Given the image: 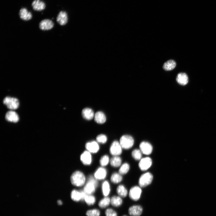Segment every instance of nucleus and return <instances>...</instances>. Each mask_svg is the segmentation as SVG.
Masks as SVG:
<instances>
[{
    "instance_id": "8",
    "label": "nucleus",
    "mask_w": 216,
    "mask_h": 216,
    "mask_svg": "<svg viewBox=\"0 0 216 216\" xmlns=\"http://www.w3.org/2000/svg\"><path fill=\"white\" fill-rule=\"evenodd\" d=\"M152 164V161L151 158L147 157L142 159L139 164V167L140 169L142 171H145L149 169Z\"/></svg>"
},
{
    "instance_id": "9",
    "label": "nucleus",
    "mask_w": 216,
    "mask_h": 216,
    "mask_svg": "<svg viewBox=\"0 0 216 216\" xmlns=\"http://www.w3.org/2000/svg\"><path fill=\"white\" fill-rule=\"evenodd\" d=\"M140 150L142 153L146 155L150 154L153 151V148L149 143L143 142L140 145Z\"/></svg>"
},
{
    "instance_id": "23",
    "label": "nucleus",
    "mask_w": 216,
    "mask_h": 216,
    "mask_svg": "<svg viewBox=\"0 0 216 216\" xmlns=\"http://www.w3.org/2000/svg\"><path fill=\"white\" fill-rule=\"evenodd\" d=\"M111 203L113 206L118 207L122 205L123 200L120 197L115 196L112 198Z\"/></svg>"
},
{
    "instance_id": "29",
    "label": "nucleus",
    "mask_w": 216,
    "mask_h": 216,
    "mask_svg": "<svg viewBox=\"0 0 216 216\" xmlns=\"http://www.w3.org/2000/svg\"><path fill=\"white\" fill-rule=\"evenodd\" d=\"M111 179L113 183L116 184L119 183L122 181L123 177L120 173H116L112 175Z\"/></svg>"
},
{
    "instance_id": "21",
    "label": "nucleus",
    "mask_w": 216,
    "mask_h": 216,
    "mask_svg": "<svg viewBox=\"0 0 216 216\" xmlns=\"http://www.w3.org/2000/svg\"><path fill=\"white\" fill-rule=\"evenodd\" d=\"M95 121L98 124H102L106 121V117L104 114L101 112H96L94 116Z\"/></svg>"
},
{
    "instance_id": "22",
    "label": "nucleus",
    "mask_w": 216,
    "mask_h": 216,
    "mask_svg": "<svg viewBox=\"0 0 216 216\" xmlns=\"http://www.w3.org/2000/svg\"><path fill=\"white\" fill-rule=\"evenodd\" d=\"M176 63L173 60H169L164 64L163 68L165 70L169 71L173 70L176 67Z\"/></svg>"
},
{
    "instance_id": "18",
    "label": "nucleus",
    "mask_w": 216,
    "mask_h": 216,
    "mask_svg": "<svg viewBox=\"0 0 216 216\" xmlns=\"http://www.w3.org/2000/svg\"><path fill=\"white\" fill-rule=\"evenodd\" d=\"M176 80L180 84L184 86L188 83V78L186 74L184 73H180L177 74L176 77Z\"/></svg>"
},
{
    "instance_id": "7",
    "label": "nucleus",
    "mask_w": 216,
    "mask_h": 216,
    "mask_svg": "<svg viewBox=\"0 0 216 216\" xmlns=\"http://www.w3.org/2000/svg\"><path fill=\"white\" fill-rule=\"evenodd\" d=\"M122 147L118 142H114L111 145L110 151L111 154L114 156H118L122 153Z\"/></svg>"
},
{
    "instance_id": "30",
    "label": "nucleus",
    "mask_w": 216,
    "mask_h": 216,
    "mask_svg": "<svg viewBox=\"0 0 216 216\" xmlns=\"http://www.w3.org/2000/svg\"><path fill=\"white\" fill-rule=\"evenodd\" d=\"M130 169L129 165L127 163H125L121 166L119 169V173L121 175L125 174L128 172Z\"/></svg>"
},
{
    "instance_id": "5",
    "label": "nucleus",
    "mask_w": 216,
    "mask_h": 216,
    "mask_svg": "<svg viewBox=\"0 0 216 216\" xmlns=\"http://www.w3.org/2000/svg\"><path fill=\"white\" fill-rule=\"evenodd\" d=\"M153 179V175L151 173H146L142 175L140 177L139 184L141 187H145L152 183Z\"/></svg>"
},
{
    "instance_id": "33",
    "label": "nucleus",
    "mask_w": 216,
    "mask_h": 216,
    "mask_svg": "<svg viewBox=\"0 0 216 216\" xmlns=\"http://www.w3.org/2000/svg\"><path fill=\"white\" fill-rule=\"evenodd\" d=\"M109 156L105 155L101 158L100 161V163L102 166H104L107 165L109 164Z\"/></svg>"
},
{
    "instance_id": "25",
    "label": "nucleus",
    "mask_w": 216,
    "mask_h": 216,
    "mask_svg": "<svg viewBox=\"0 0 216 216\" xmlns=\"http://www.w3.org/2000/svg\"><path fill=\"white\" fill-rule=\"evenodd\" d=\"M122 159L118 156H114L110 160V163L112 166L114 167H118L121 165Z\"/></svg>"
},
{
    "instance_id": "24",
    "label": "nucleus",
    "mask_w": 216,
    "mask_h": 216,
    "mask_svg": "<svg viewBox=\"0 0 216 216\" xmlns=\"http://www.w3.org/2000/svg\"><path fill=\"white\" fill-rule=\"evenodd\" d=\"M117 192L120 197H126L128 194L127 190L123 185H120L118 186L117 189Z\"/></svg>"
},
{
    "instance_id": "38",
    "label": "nucleus",
    "mask_w": 216,
    "mask_h": 216,
    "mask_svg": "<svg viewBox=\"0 0 216 216\" xmlns=\"http://www.w3.org/2000/svg\"><path fill=\"white\" fill-rule=\"evenodd\" d=\"M124 216H126V215H124Z\"/></svg>"
},
{
    "instance_id": "35",
    "label": "nucleus",
    "mask_w": 216,
    "mask_h": 216,
    "mask_svg": "<svg viewBox=\"0 0 216 216\" xmlns=\"http://www.w3.org/2000/svg\"><path fill=\"white\" fill-rule=\"evenodd\" d=\"M96 140L98 143L101 144H105L107 140L106 136L103 134L98 135L96 138Z\"/></svg>"
},
{
    "instance_id": "26",
    "label": "nucleus",
    "mask_w": 216,
    "mask_h": 216,
    "mask_svg": "<svg viewBox=\"0 0 216 216\" xmlns=\"http://www.w3.org/2000/svg\"><path fill=\"white\" fill-rule=\"evenodd\" d=\"M102 191L104 196L106 197L109 195L110 191L109 184L107 181H104L102 185Z\"/></svg>"
},
{
    "instance_id": "28",
    "label": "nucleus",
    "mask_w": 216,
    "mask_h": 216,
    "mask_svg": "<svg viewBox=\"0 0 216 216\" xmlns=\"http://www.w3.org/2000/svg\"><path fill=\"white\" fill-rule=\"evenodd\" d=\"M72 199L74 201L78 202L81 200V195L80 191L76 190H73L71 194Z\"/></svg>"
},
{
    "instance_id": "37",
    "label": "nucleus",
    "mask_w": 216,
    "mask_h": 216,
    "mask_svg": "<svg viewBox=\"0 0 216 216\" xmlns=\"http://www.w3.org/2000/svg\"><path fill=\"white\" fill-rule=\"evenodd\" d=\"M58 204H59L60 205L62 204V202L60 200H58Z\"/></svg>"
},
{
    "instance_id": "4",
    "label": "nucleus",
    "mask_w": 216,
    "mask_h": 216,
    "mask_svg": "<svg viewBox=\"0 0 216 216\" xmlns=\"http://www.w3.org/2000/svg\"><path fill=\"white\" fill-rule=\"evenodd\" d=\"M120 143L122 148L125 149H129L133 147L134 140L132 136L130 135H125L121 138Z\"/></svg>"
},
{
    "instance_id": "34",
    "label": "nucleus",
    "mask_w": 216,
    "mask_h": 216,
    "mask_svg": "<svg viewBox=\"0 0 216 216\" xmlns=\"http://www.w3.org/2000/svg\"><path fill=\"white\" fill-rule=\"evenodd\" d=\"M100 212L97 209H94L88 211L86 212L87 216H100Z\"/></svg>"
},
{
    "instance_id": "16",
    "label": "nucleus",
    "mask_w": 216,
    "mask_h": 216,
    "mask_svg": "<svg viewBox=\"0 0 216 216\" xmlns=\"http://www.w3.org/2000/svg\"><path fill=\"white\" fill-rule=\"evenodd\" d=\"M19 14L20 18L25 21H28L32 18L31 13L28 11L26 8H22L19 11Z\"/></svg>"
},
{
    "instance_id": "19",
    "label": "nucleus",
    "mask_w": 216,
    "mask_h": 216,
    "mask_svg": "<svg viewBox=\"0 0 216 216\" xmlns=\"http://www.w3.org/2000/svg\"><path fill=\"white\" fill-rule=\"evenodd\" d=\"M82 113L83 117L87 120H92L95 116L93 111L90 108H85L82 110Z\"/></svg>"
},
{
    "instance_id": "2",
    "label": "nucleus",
    "mask_w": 216,
    "mask_h": 216,
    "mask_svg": "<svg viewBox=\"0 0 216 216\" xmlns=\"http://www.w3.org/2000/svg\"><path fill=\"white\" fill-rule=\"evenodd\" d=\"M98 185L96 179L92 176L90 177L84 188L83 191L87 194L91 195L95 192Z\"/></svg>"
},
{
    "instance_id": "36",
    "label": "nucleus",
    "mask_w": 216,
    "mask_h": 216,
    "mask_svg": "<svg viewBox=\"0 0 216 216\" xmlns=\"http://www.w3.org/2000/svg\"><path fill=\"white\" fill-rule=\"evenodd\" d=\"M105 214L106 216H118L116 212L112 209H107L105 212Z\"/></svg>"
},
{
    "instance_id": "32",
    "label": "nucleus",
    "mask_w": 216,
    "mask_h": 216,
    "mask_svg": "<svg viewBox=\"0 0 216 216\" xmlns=\"http://www.w3.org/2000/svg\"><path fill=\"white\" fill-rule=\"evenodd\" d=\"M84 200L86 203L89 205L94 204L95 202V197L91 195L87 194Z\"/></svg>"
},
{
    "instance_id": "17",
    "label": "nucleus",
    "mask_w": 216,
    "mask_h": 216,
    "mask_svg": "<svg viewBox=\"0 0 216 216\" xmlns=\"http://www.w3.org/2000/svg\"><path fill=\"white\" fill-rule=\"evenodd\" d=\"M85 147L88 151L92 153H97L99 149L98 144L95 141L87 143L86 144Z\"/></svg>"
},
{
    "instance_id": "13",
    "label": "nucleus",
    "mask_w": 216,
    "mask_h": 216,
    "mask_svg": "<svg viewBox=\"0 0 216 216\" xmlns=\"http://www.w3.org/2000/svg\"><path fill=\"white\" fill-rule=\"evenodd\" d=\"M32 7L34 10L40 12L45 9L46 4L41 0H34L32 4Z\"/></svg>"
},
{
    "instance_id": "11",
    "label": "nucleus",
    "mask_w": 216,
    "mask_h": 216,
    "mask_svg": "<svg viewBox=\"0 0 216 216\" xmlns=\"http://www.w3.org/2000/svg\"><path fill=\"white\" fill-rule=\"evenodd\" d=\"M54 25L53 22L51 20L45 19L40 22L39 24V28L42 30L48 31L52 29Z\"/></svg>"
},
{
    "instance_id": "15",
    "label": "nucleus",
    "mask_w": 216,
    "mask_h": 216,
    "mask_svg": "<svg viewBox=\"0 0 216 216\" xmlns=\"http://www.w3.org/2000/svg\"><path fill=\"white\" fill-rule=\"evenodd\" d=\"M90 153L88 151H86L81 155L80 159L83 164L89 165L91 164L92 158Z\"/></svg>"
},
{
    "instance_id": "20",
    "label": "nucleus",
    "mask_w": 216,
    "mask_h": 216,
    "mask_svg": "<svg viewBox=\"0 0 216 216\" xmlns=\"http://www.w3.org/2000/svg\"><path fill=\"white\" fill-rule=\"evenodd\" d=\"M107 171L105 169L103 168H99L94 174L95 178L98 180L104 179L107 175Z\"/></svg>"
},
{
    "instance_id": "27",
    "label": "nucleus",
    "mask_w": 216,
    "mask_h": 216,
    "mask_svg": "<svg viewBox=\"0 0 216 216\" xmlns=\"http://www.w3.org/2000/svg\"><path fill=\"white\" fill-rule=\"evenodd\" d=\"M111 203V199L110 198L105 197L100 201L98 206L101 208H104L109 206Z\"/></svg>"
},
{
    "instance_id": "14",
    "label": "nucleus",
    "mask_w": 216,
    "mask_h": 216,
    "mask_svg": "<svg viewBox=\"0 0 216 216\" xmlns=\"http://www.w3.org/2000/svg\"><path fill=\"white\" fill-rule=\"evenodd\" d=\"M57 21L61 26L66 25L68 21V17L66 12L64 11H60L57 18Z\"/></svg>"
},
{
    "instance_id": "12",
    "label": "nucleus",
    "mask_w": 216,
    "mask_h": 216,
    "mask_svg": "<svg viewBox=\"0 0 216 216\" xmlns=\"http://www.w3.org/2000/svg\"><path fill=\"white\" fill-rule=\"evenodd\" d=\"M143 209L140 205H134L130 207L128 210L129 213L131 216H140L142 214Z\"/></svg>"
},
{
    "instance_id": "3",
    "label": "nucleus",
    "mask_w": 216,
    "mask_h": 216,
    "mask_svg": "<svg viewBox=\"0 0 216 216\" xmlns=\"http://www.w3.org/2000/svg\"><path fill=\"white\" fill-rule=\"evenodd\" d=\"M3 103L11 110L17 109L19 105V101L17 98L10 96H7L4 99Z\"/></svg>"
},
{
    "instance_id": "10",
    "label": "nucleus",
    "mask_w": 216,
    "mask_h": 216,
    "mask_svg": "<svg viewBox=\"0 0 216 216\" xmlns=\"http://www.w3.org/2000/svg\"><path fill=\"white\" fill-rule=\"evenodd\" d=\"M5 119L8 121L14 123L18 122L19 120L18 114L13 110L8 112L5 115Z\"/></svg>"
},
{
    "instance_id": "1",
    "label": "nucleus",
    "mask_w": 216,
    "mask_h": 216,
    "mask_svg": "<svg viewBox=\"0 0 216 216\" xmlns=\"http://www.w3.org/2000/svg\"><path fill=\"white\" fill-rule=\"evenodd\" d=\"M86 178L83 174L81 171H77L74 172L71 177L72 184L76 186L80 187L84 185Z\"/></svg>"
},
{
    "instance_id": "31",
    "label": "nucleus",
    "mask_w": 216,
    "mask_h": 216,
    "mask_svg": "<svg viewBox=\"0 0 216 216\" xmlns=\"http://www.w3.org/2000/svg\"><path fill=\"white\" fill-rule=\"evenodd\" d=\"M142 153L140 150L136 149L133 151L132 156L136 160H139L142 159Z\"/></svg>"
},
{
    "instance_id": "6",
    "label": "nucleus",
    "mask_w": 216,
    "mask_h": 216,
    "mask_svg": "<svg viewBox=\"0 0 216 216\" xmlns=\"http://www.w3.org/2000/svg\"><path fill=\"white\" fill-rule=\"evenodd\" d=\"M142 193V190L139 186H135L133 187L129 192V197L132 200L137 201L140 198Z\"/></svg>"
}]
</instances>
